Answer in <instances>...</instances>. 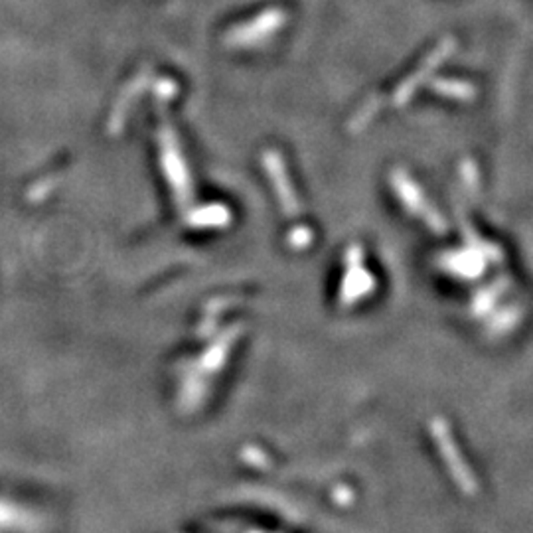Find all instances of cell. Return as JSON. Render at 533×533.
Listing matches in <instances>:
<instances>
[{"mask_svg": "<svg viewBox=\"0 0 533 533\" xmlns=\"http://www.w3.org/2000/svg\"><path fill=\"white\" fill-rule=\"evenodd\" d=\"M194 533H273L263 528H255L253 523H239V521H228V523H215V526H207L200 531Z\"/></svg>", "mask_w": 533, "mask_h": 533, "instance_id": "cell-1", "label": "cell"}]
</instances>
